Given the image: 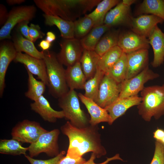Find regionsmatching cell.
<instances>
[{
	"instance_id": "obj_1",
	"label": "cell",
	"mask_w": 164,
	"mask_h": 164,
	"mask_svg": "<svg viewBox=\"0 0 164 164\" xmlns=\"http://www.w3.org/2000/svg\"><path fill=\"white\" fill-rule=\"evenodd\" d=\"M63 134L69 139V145L66 155L77 159L86 153H94L96 158H100L107 153L102 144L97 125H89L78 128L67 121L60 128Z\"/></svg>"
},
{
	"instance_id": "obj_2",
	"label": "cell",
	"mask_w": 164,
	"mask_h": 164,
	"mask_svg": "<svg viewBox=\"0 0 164 164\" xmlns=\"http://www.w3.org/2000/svg\"><path fill=\"white\" fill-rule=\"evenodd\" d=\"M141 96V101L137 106L144 120L149 122L152 117L157 120L164 115V84L145 87Z\"/></svg>"
},
{
	"instance_id": "obj_3",
	"label": "cell",
	"mask_w": 164,
	"mask_h": 164,
	"mask_svg": "<svg viewBox=\"0 0 164 164\" xmlns=\"http://www.w3.org/2000/svg\"><path fill=\"white\" fill-rule=\"evenodd\" d=\"M44 53L49 92L53 97L59 99L70 90L66 79V70L55 52L47 50L44 51Z\"/></svg>"
},
{
	"instance_id": "obj_4",
	"label": "cell",
	"mask_w": 164,
	"mask_h": 164,
	"mask_svg": "<svg viewBox=\"0 0 164 164\" xmlns=\"http://www.w3.org/2000/svg\"><path fill=\"white\" fill-rule=\"evenodd\" d=\"M78 94L74 90H70L58 99V105L64 112L65 118L73 126L78 128L89 125V119L80 108Z\"/></svg>"
},
{
	"instance_id": "obj_5",
	"label": "cell",
	"mask_w": 164,
	"mask_h": 164,
	"mask_svg": "<svg viewBox=\"0 0 164 164\" xmlns=\"http://www.w3.org/2000/svg\"><path fill=\"white\" fill-rule=\"evenodd\" d=\"M60 134L59 129H55L41 134L35 142L28 147L29 156L33 158L42 153L51 157L57 156L60 153L58 144Z\"/></svg>"
},
{
	"instance_id": "obj_6",
	"label": "cell",
	"mask_w": 164,
	"mask_h": 164,
	"mask_svg": "<svg viewBox=\"0 0 164 164\" xmlns=\"http://www.w3.org/2000/svg\"><path fill=\"white\" fill-rule=\"evenodd\" d=\"M36 9L34 5H22L13 8L9 12L8 19L0 29V40L11 39V32L18 23L24 20L30 21L35 17Z\"/></svg>"
},
{
	"instance_id": "obj_7",
	"label": "cell",
	"mask_w": 164,
	"mask_h": 164,
	"mask_svg": "<svg viewBox=\"0 0 164 164\" xmlns=\"http://www.w3.org/2000/svg\"><path fill=\"white\" fill-rule=\"evenodd\" d=\"M159 74L154 72L148 66L140 73L121 83L119 98H124L138 95L144 88V84L150 80L157 78Z\"/></svg>"
},
{
	"instance_id": "obj_8",
	"label": "cell",
	"mask_w": 164,
	"mask_h": 164,
	"mask_svg": "<svg viewBox=\"0 0 164 164\" xmlns=\"http://www.w3.org/2000/svg\"><path fill=\"white\" fill-rule=\"evenodd\" d=\"M36 121L24 120L17 124L12 128V138L20 142L32 144L40 136L47 131Z\"/></svg>"
},
{
	"instance_id": "obj_9",
	"label": "cell",
	"mask_w": 164,
	"mask_h": 164,
	"mask_svg": "<svg viewBox=\"0 0 164 164\" xmlns=\"http://www.w3.org/2000/svg\"><path fill=\"white\" fill-rule=\"evenodd\" d=\"M60 45L61 49L57 56L63 65L68 67L80 61L84 50L80 39L75 38L64 39Z\"/></svg>"
},
{
	"instance_id": "obj_10",
	"label": "cell",
	"mask_w": 164,
	"mask_h": 164,
	"mask_svg": "<svg viewBox=\"0 0 164 164\" xmlns=\"http://www.w3.org/2000/svg\"><path fill=\"white\" fill-rule=\"evenodd\" d=\"M121 83L115 81L107 74H105L101 83L95 102L105 108L115 101L119 96Z\"/></svg>"
},
{
	"instance_id": "obj_11",
	"label": "cell",
	"mask_w": 164,
	"mask_h": 164,
	"mask_svg": "<svg viewBox=\"0 0 164 164\" xmlns=\"http://www.w3.org/2000/svg\"><path fill=\"white\" fill-rule=\"evenodd\" d=\"M17 52L13 42L2 40L0 46V97H2L5 87V77L10 63L15 58Z\"/></svg>"
},
{
	"instance_id": "obj_12",
	"label": "cell",
	"mask_w": 164,
	"mask_h": 164,
	"mask_svg": "<svg viewBox=\"0 0 164 164\" xmlns=\"http://www.w3.org/2000/svg\"><path fill=\"white\" fill-rule=\"evenodd\" d=\"M164 21L156 16L143 14L132 17L129 25L132 31L141 36L148 38L155 26Z\"/></svg>"
},
{
	"instance_id": "obj_13",
	"label": "cell",
	"mask_w": 164,
	"mask_h": 164,
	"mask_svg": "<svg viewBox=\"0 0 164 164\" xmlns=\"http://www.w3.org/2000/svg\"><path fill=\"white\" fill-rule=\"evenodd\" d=\"M13 61L15 63L23 64L26 70L33 75L37 76L38 79L47 86L46 66L43 59H38L22 52H18Z\"/></svg>"
},
{
	"instance_id": "obj_14",
	"label": "cell",
	"mask_w": 164,
	"mask_h": 164,
	"mask_svg": "<svg viewBox=\"0 0 164 164\" xmlns=\"http://www.w3.org/2000/svg\"><path fill=\"white\" fill-rule=\"evenodd\" d=\"M117 46L126 53L150 47L147 38L132 31L120 34Z\"/></svg>"
},
{
	"instance_id": "obj_15",
	"label": "cell",
	"mask_w": 164,
	"mask_h": 164,
	"mask_svg": "<svg viewBox=\"0 0 164 164\" xmlns=\"http://www.w3.org/2000/svg\"><path fill=\"white\" fill-rule=\"evenodd\" d=\"M131 5L123 0L115 7L111 9L104 18V24L111 27L123 24L129 25L132 17L131 15Z\"/></svg>"
},
{
	"instance_id": "obj_16",
	"label": "cell",
	"mask_w": 164,
	"mask_h": 164,
	"mask_svg": "<svg viewBox=\"0 0 164 164\" xmlns=\"http://www.w3.org/2000/svg\"><path fill=\"white\" fill-rule=\"evenodd\" d=\"M126 54L127 70L125 79H130L140 73L148 66L149 62L148 49L141 50Z\"/></svg>"
},
{
	"instance_id": "obj_17",
	"label": "cell",
	"mask_w": 164,
	"mask_h": 164,
	"mask_svg": "<svg viewBox=\"0 0 164 164\" xmlns=\"http://www.w3.org/2000/svg\"><path fill=\"white\" fill-rule=\"evenodd\" d=\"M141 100L142 97L138 95L124 98L118 97L106 107L105 109L108 112L111 119V125L117 118L124 114L128 109L138 105Z\"/></svg>"
},
{
	"instance_id": "obj_18",
	"label": "cell",
	"mask_w": 164,
	"mask_h": 164,
	"mask_svg": "<svg viewBox=\"0 0 164 164\" xmlns=\"http://www.w3.org/2000/svg\"><path fill=\"white\" fill-rule=\"evenodd\" d=\"M78 95L90 114V125H96L101 122H105L111 125L109 114L105 108H102L93 100L85 96L81 93H79Z\"/></svg>"
},
{
	"instance_id": "obj_19",
	"label": "cell",
	"mask_w": 164,
	"mask_h": 164,
	"mask_svg": "<svg viewBox=\"0 0 164 164\" xmlns=\"http://www.w3.org/2000/svg\"><path fill=\"white\" fill-rule=\"evenodd\" d=\"M30 106L32 110L38 114L45 121L49 122L54 123L57 119L65 117L63 111L53 109L43 95L31 103Z\"/></svg>"
},
{
	"instance_id": "obj_20",
	"label": "cell",
	"mask_w": 164,
	"mask_h": 164,
	"mask_svg": "<svg viewBox=\"0 0 164 164\" xmlns=\"http://www.w3.org/2000/svg\"><path fill=\"white\" fill-rule=\"evenodd\" d=\"M153 49L154 58L151 63L154 67L160 66L164 62V33L156 26L148 37Z\"/></svg>"
},
{
	"instance_id": "obj_21",
	"label": "cell",
	"mask_w": 164,
	"mask_h": 164,
	"mask_svg": "<svg viewBox=\"0 0 164 164\" xmlns=\"http://www.w3.org/2000/svg\"><path fill=\"white\" fill-rule=\"evenodd\" d=\"M66 82L70 90L83 89L87 81L80 62L67 67L66 69Z\"/></svg>"
},
{
	"instance_id": "obj_22",
	"label": "cell",
	"mask_w": 164,
	"mask_h": 164,
	"mask_svg": "<svg viewBox=\"0 0 164 164\" xmlns=\"http://www.w3.org/2000/svg\"><path fill=\"white\" fill-rule=\"evenodd\" d=\"M12 38L17 53L24 52L33 57L43 59L44 57V51H39L32 42L24 37L19 32L16 31Z\"/></svg>"
},
{
	"instance_id": "obj_23",
	"label": "cell",
	"mask_w": 164,
	"mask_h": 164,
	"mask_svg": "<svg viewBox=\"0 0 164 164\" xmlns=\"http://www.w3.org/2000/svg\"><path fill=\"white\" fill-rule=\"evenodd\" d=\"M45 24L47 26H56L64 39L75 38L73 22L64 19L58 16L43 14Z\"/></svg>"
},
{
	"instance_id": "obj_24",
	"label": "cell",
	"mask_w": 164,
	"mask_h": 164,
	"mask_svg": "<svg viewBox=\"0 0 164 164\" xmlns=\"http://www.w3.org/2000/svg\"><path fill=\"white\" fill-rule=\"evenodd\" d=\"M100 58L94 50L84 49L80 62L87 80L93 77L95 74Z\"/></svg>"
},
{
	"instance_id": "obj_25",
	"label": "cell",
	"mask_w": 164,
	"mask_h": 164,
	"mask_svg": "<svg viewBox=\"0 0 164 164\" xmlns=\"http://www.w3.org/2000/svg\"><path fill=\"white\" fill-rule=\"evenodd\" d=\"M137 15H152L164 21V0H144L137 9Z\"/></svg>"
},
{
	"instance_id": "obj_26",
	"label": "cell",
	"mask_w": 164,
	"mask_h": 164,
	"mask_svg": "<svg viewBox=\"0 0 164 164\" xmlns=\"http://www.w3.org/2000/svg\"><path fill=\"white\" fill-rule=\"evenodd\" d=\"M111 28L104 24L94 27L85 36L80 39L84 49L89 50H94L101 38Z\"/></svg>"
},
{
	"instance_id": "obj_27",
	"label": "cell",
	"mask_w": 164,
	"mask_h": 164,
	"mask_svg": "<svg viewBox=\"0 0 164 164\" xmlns=\"http://www.w3.org/2000/svg\"><path fill=\"white\" fill-rule=\"evenodd\" d=\"M120 2L118 0H103L97 5L96 9L87 15L93 20L94 27L104 24L105 17L108 12Z\"/></svg>"
},
{
	"instance_id": "obj_28",
	"label": "cell",
	"mask_w": 164,
	"mask_h": 164,
	"mask_svg": "<svg viewBox=\"0 0 164 164\" xmlns=\"http://www.w3.org/2000/svg\"><path fill=\"white\" fill-rule=\"evenodd\" d=\"M101 38L94 49L100 57L111 49L118 45L120 35L118 30L108 31Z\"/></svg>"
},
{
	"instance_id": "obj_29",
	"label": "cell",
	"mask_w": 164,
	"mask_h": 164,
	"mask_svg": "<svg viewBox=\"0 0 164 164\" xmlns=\"http://www.w3.org/2000/svg\"><path fill=\"white\" fill-rule=\"evenodd\" d=\"M123 53L118 46L114 47L100 57L97 68L105 74L118 60Z\"/></svg>"
},
{
	"instance_id": "obj_30",
	"label": "cell",
	"mask_w": 164,
	"mask_h": 164,
	"mask_svg": "<svg viewBox=\"0 0 164 164\" xmlns=\"http://www.w3.org/2000/svg\"><path fill=\"white\" fill-rule=\"evenodd\" d=\"M26 70L28 75V89L25 95L26 97L34 101L43 95L46 85L42 81L37 80L32 73Z\"/></svg>"
},
{
	"instance_id": "obj_31",
	"label": "cell",
	"mask_w": 164,
	"mask_h": 164,
	"mask_svg": "<svg viewBox=\"0 0 164 164\" xmlns=\"http://www.w3.org/2000/svg\"><path fill=\"white\" fill-rule=\"evenodd\" d=\"M105 73L98 68L94 76L87 80L84 86V95L95 101L97 99L101 81Z\"/></svg>"
},
{
	"instance_id": "obj_32",
	"label": "cell",
	"mask_w": 164,
	"mask_h": 164,
	"mask_svg": "<svg viewBox=\"0 0 164 164\" xmlns=\"http://www.w3.org/2000/svg\"><path fill=\"white\" fill-rule=\"evenodd\" d=\"M127 70V55L123 52L118 60L105 74L117 83H121L126 79Z\"/></svg>"
},
{
	"instance_id": "obj_33",
	"label": "cell",
	"mask_w": 164,
	"mask_h": 164,
	"mask_svg": "<svg viewBox=\"0 0 164 164\" xmlns=\"http://www.w3.org/2000/svg\"><path fill=\"white\" fill-rule=\"evenodd\" d=\"M20 142L13 138L10 139H1L0 153L13 155H26L29 147L22 146Z\"/></svg>"
},
{
	"instance_id": "obj_34",
	"label": "cell",
	"mask_w": 164,
	"mask_h": 164,
	"mask_svg": "<svg viewBox=\"0 0 164 164\" xmlns=\"http://www.w3.org/2000/svg\"><path fill=\"white\" fill-rule=\"evenodd\" d=\"M75 38H82L85 36L94 27V23L92 19L87 15L74 22Z\"/></svg>"
},
{
	"instance_id": "obj_35",
	"label": "cell",
	"mask_w": 164,
	"mask_h": 164,
	"mask_svg": "<svg viewBox=\"0 0 164 164\" xmlns=\"http://www.w3.org/2000/svg\"><path fill=\"white\" fill-rule=\"evenodd\" d=\"M150 164H164V145L155 140L153 157Z\"/></svg>"
},
{
	"instance_id": "obj_36",
	"label": "cell",
	"mask_w": 164,
	"mask_h": 164,
	"mask_svg": "<svg viewBox=\"0 0 164 164\" xmlns=\"http://www.w3.org/2000/svg\"><path fill=\"white\" fill-rule=\"evenodd\" d=\"M65 154V151H61L57 156L46 160L37 159H34L29 155H24L30 164H57L64 156Z\"/></svg>"
},
{
	"instance_id": "obj_37",
	"label": "cell",
	"mask_w": 164,
	"mask_h": 164,
	"mask_svg": "<svg viewBox=\"0 0 164 164\" xmlns=\"http://www.w3.org/2000/svg\"><path fill=\"white\" fill-rule=\"evenodd\" d=\"M29 34L33 43L38 39H42L45 35L42 31L39 25L33 23H31L29 26Z\"/></svg>"
},
{
	"instance_id": "obj_38",
	"label": "cell",
	"mask_w": 164,
	"mask_h": 164,
	"mask_svg": "<svg viewBox=\"0 0 164 164\" xmlns=\"http://www.w3.org/2000/svg\"><path fill=\"white\" fill-rule=\"evenodd\" d=\"M29 22L28 20H24L20 22L17 25L16 30L24 37L32 41L29 34L28 24Z\"/></svg>"
},
{
	"instance_id": "obj_39",
	"label": "cell",
	"mask_w": 164,
	"mask_h": 164,
	"mask_svg": "<svg viewBox=\"0 0 164 164\" xmlns=\"http://www.w3.org/2000/svg\"><path fill=\"white\" fill-rule=\"evenodd\" d=\"M96 158L95 154L92 153L89 159L87 161H86L83 164H108L110 162L114 160H119L123 161V159L120 157L119 154H116L114 156L110 157L107 158V159L104 162L99 163H96L94 162V160Z\"/></svg>"
},
{
	"instance_id": "obj_40",
	"label": "cell",
	"mask_w": 164,
	"mask_h": 164,
	"mask_svg": "<svg viewBox=\"0 0 164 164\" xmlns=\"http://www.w3.org/2000/svg\"><path fill=\"white\" fill-rule=\"evenodd\" d=\"M86 160L83 157L75 159L66 155L63 157L57 164H83Z\"/></svg>"
},
{
	"instance_id": "obj_41",
	"label": "cell",
	"mask_w": 164,
	"mask_h": 164,
	"mask_svg": "<svg viewBox=\"0 0 164 164\" xmlns=\"http://www.w3.org/2000/svg\"><path fill=\"white\" fill-rule=\"evenodd\" d=\"M9 13L6 7L2 4L0 5V25L2 26L6 22L9 16Z\"/></svg>"
},
{
	"instance_id": "obj_42",
	"label": "cell",
	"mask_w": 164,
	"mask_h": 164,
	"mask_svg": "<svg viewBox=\"0 0 164 164\" xmlns=\"http://www.w3.org/2000/svg\"><path fill=\"white\" fill-rule=\"evenodd\" d=\"M153 137L155 140L160 142L164 137V130L157 128L153 132Z\"/></svg>"
},
{
	"instance_id": "obj_43",
	"label": "cell",
	"mask_w": 164,
	"mask_h": 164,
	"mask_svg": "<svg viewBox=\"0 0 164 164\" xmlns=\"http://www.w3.org/2000/svg\"><path fill=\"white\" fill-rule=\"evenodd\" d=\"M51 43L49 42L45 39L41 41L38 44V46L43 51L47 50L50 48Z\"/></svg>"
},
{
	"instance_id": "obj_44",
	"label": "cell",
	"mask_w": 164,
	"mask_h": 164,
	"mask_svg": "<svg viewBox=\"0 0 164 164\" xmlns=\"http://www.w3.org/2000/svg\"><path fill=\"white\" fill-rule=\"evenodd\" d=\"M56 39L55 34L52 32L48 31L46 33L45 40L51 43Z\"/></svg>"
},
{
	"instance_id": "obj_45",
	"label": "cell",
	"mask_w": 164,
	"mask_h": 164,
	"mask_svg": "<svg viewBox=\"0 0 164 164\" xmlns=\"http://www.w3.org/2000/svg\"><path fill=\"white\" fill-rule=\"evenodd\" d=\"M26 2L25 0H7L6 2L9 5H14L21 4Z\"/></svg>"
},
{
	"instance_id": "obj_46",
	"label": "cell",
	"mask_w": 164,
	"mask_h": 164,
	"mask_svg": "<svg viewBox=\"0 0 164 164\" xmlns=\"http://www.w3.org/2000/svg\"><path fill=\"white\" fill-rule=\"evenodd\" d=\"M160 142L164 145V137Z\"/></svg>"
}]
</instances>
